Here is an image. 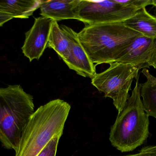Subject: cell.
<instances>
[{
	"label": "cell",
	"mask_w": 156,
	"mask_h": 156,
	"mask_svg": "<svg viewBox=\"0 0 156 156\" xmlns=\"http://www.w3.org/2000/svg\"><path fill=\"white\" fill-rule=\"evenodd\" d=\"M152 5L154 6L156 9V0H153V3H152Z\"/></svg>",
	"instance_id": "obj_19"
},
{
	"label": "cell",
	"mask_w": 156,
	"mask_h": 156,
	"mask_svg": "<svg viewBox=\"0 0 156 156\" xmlns=\"http://www.w3.org/2000/svg\"><path fill=\"white\" fill-rule=\"evenodd\" d=\"M139 79V76L132 95L111 129V144L122 153L133 151L144 143L149 134V116L144 110Z\"/></svg>",
	"instance_id": "obj_3"
},
{
	"label": "cell",
	"mask_w": 156,
	"mask_h": 156,
	"mask_svg": "<svg viewBox=\"0 0 156 156\" xmlns=\"http://www.w3.org/2000/svg\"><path fill=\"white\" fill-rule=\"evenodd\" d=\"M139 70L129 64L113 62L103 72L96 73L91 79V84L105 97L112 99L113 104L118 113L124 107L130 97L133 79H137Z\"/></svg>",
	"instance_id": "obj_5"
},
{
	"label": "cell",
	"mask_w": 156,
	"mask_h": 156,
	"mask_svg": "<svg viewBox=\"0 0 156 156\" xmlns=\"http://www.w3.org/2000/svg\"><path fill=\"white\" fill-rule=\"evenodd\" d=\"M69 43L68 37L61 29L57 21L53 20L50 28L47 48L53 49L59 57L66 60L69 56Z\"/></svg>",
	"instance_id": "obj_14"
},
{
	"label": "cell",
	"mask_w": 156,
	"mask_h": 156,
	"mask_svg": "<svg viewBox=\"0 0 156 156\" xmlns=\"http://www.w3.org/2000/svg\"><path fill=\"white\" fill-rule=\"evenodd\" d=\"M117 1L121 4L132 7L137 10L146 7L150 5H152L153 3V0H117Z\"/></svg>",
	"instance_id": "obj_16"
},
{
	"label": "cell",
	"mask_w": 156,
	"mask_h": 156,
	"mask_svg": "<svg viewBox=\"0 0 156 156\" xmlns=\"http://www.w3.org/2000/svg\"><path fill=\"white\" fill-rule=\"evenodd\" d=\"M116 62L131 64L139 70L150 67L156 69V38L138 37Z\"/></svg>",
	"instance_id": "obj_7"
},
{
	"label": "cell",
	"mask_w": 156,
	"mask_h": 156,
	"mask_svg": "<svg viewBox=\"0 0 156 156\" xmlns=\"http://www.w3.org/2000/svg\"><path fill=\"white\" fill-rule=\"evenodd\" d=\"M78 36L85 52L97 65L116 62L142 35L122 23H116L86 25Z\"/></svg>",
	"instance_id": "obj_2"
},
{
	"label": "cell",
	"mask_w": 156,
	"mask_h": 156,
	"mask_svg": "<svg viewBox=\"0 0 156 156\" xmlns=\"http://www.w3.org/2000/svg\"><path fill=\"white\" fill-rule=\"evenodd\" d=\"M53 21L43 16L35 18L31 29L25 33L22 50L30 62L34 59L39 60L47 48Z\"/></svg>",
	"instance_id": "obj_8"
},
{
	"label": "cell",
	"mask_w": 156,
	"mask_h": 156,
	"mask_svg": "<svg viewBox=\"0 0 156 156\" xmlns=\"http://www.w3.org/2000/svg\"><path fill=\"white\" fill-rule=\"evenodd\" d=\"M141 156L140 155L138 154H133V155H129L127 156Z\"/></svg>",
	"instance_id": "obj_20"
},
{
	"label": "cell",
	"mask_w": 156,
	"mask_h": 156,
	"mask_svg": "<svg viewBox=\"0 0 156 156\" xmlns=\"http://www.w3.org/2000/svg\"><path fill=\"white\" fill-rule=\"evenodd\" d=\"M70 109L60 99L39 107L24 129L15 156H37L55 136L61 137Z\"/></svg>",
	"instance_id": "obj_1"
},
{
	"label": "cell",
	"mask_w": 156,
	"mask_h": 156,
	"mask_svg": "<svg viewBox=\"0 0 156 156\" xmlns=\"http://www.w3.org/2000/svg\"><path fill=\"white\" fill-rule=\"evenodd\" d=\"M80 0L43 1L40 7V15L55 21L77 20L76 8Z\"/></svg>",
	"instance_id": "obj_10"
},
{
	"label": "cell",
	"mask_w": 156,
	"mask_h": 156,
	"mask_svg": "<svg viewBox=\"0 0 156 156\" xmlns=\"http://www.w3.org/2000/svg\"><path fill=\"white\" fill-rule=\"evenodd\" d=\"M138 154L141 156H156V146L143 147Z\"/></svg>",
	"instance_id": "obj_17"
},
{
	"label": "cell",
	"mask_w": 156,
	"mask_h": 156,
	"mask_svg": "<svg viewBox=\"0 0 156 156\" xmlns=\"http://www.w3.org/2000/svg\"><path fill=\"white\" fill-rule=\"evenodd\" d=\"M34 112L33 96L20 85L0 88V142L4 147L16 151Z\"/></svg>",
	"instance_id": "obj_4"
},
{
	"label": "cell",
	"mask_w": 156,
	"mask_h": 156,
	"mask_svg": "<svg viewBox=\"0 0 156 156\" xmlns=\"http://www.w3.org/2000/svg\"><path fill=\"white\" fill-rule=\"evenodd\" d=\"M43 0H0V12L14 18H28L40 8Z\"/></svg>",
	"instance_id": "obj_12"
},
{
	"label": "cell",
	"mask_w": 156,
	"mask_h": 156,
	"mask_svg": "<svg viewBox=\"0 0 156 156\" xmlns=\"http://www.w3.org/2000/svg\"><path fill=\"white\" fill-rule=\"evenodd\" d=\"M69 39V53L64 60L70 69L84 78L92 79L96 74L95 65L85 52L78 38V33L67 26H60Z\"/></svg>",
	"instance_id": "obj_9"
},
{
	"label": "cell",
	"mask_w": 156,
	"mask_h": 156,
	"mask_svg": "<svg viewBox=\"0 0 156 156\" xmlns=\"http://www.w3.org/2000/svg\"><path fill=\"white\" fill-rule=\"evenodd\" d=\"M137 10L121 4L117 0H80L76 8L77 20L85 25L122 23Z\"/></svg>",
	"instance_id": "obj_6"
},
{
	"label": "cell",
	"mask_w": 156,
	"mask_h": 156,
	"mask_svg": "<svg viewBox=\"0 0 156 156\" xmlns=\"http://www.w3.org/2000/svg\"><path fill=\"white\" fill-rule=\"evenodd\" d=\"M60 136H55L37 156H56Z\"/></svg>",
	"instance_id": "obj_15"
},
{
	"label": "cell",
	"mask_w": 156,
	"mask_h": 156,
	"mask_svg": "<svg viewBox=\"0 0 156 156\" xmlns=\"http://www.w3.org/2000/svg\"><path fill=\"white\" fill-rule=\"evenodd\" d=\"M142 72L147 78V81L140 84L144 110L148 116L156 119V77L150 74L147 69H143Z\"/></svg>",
	"instance_id": "obj_13"
},
{
	"label": "cell",
	"mask_w": 156,
	"mask_h": 156,
	"mask_svg": "<svg viewBox=\"0 0 156 156\" xmlns=\"http://www.w3.org/2000/svg\"><path fill=\"white\" fill-rule=\"evenodd\" d=\"M122 23L144 36L156 38V17L149 14L146 7L137 10L133 16Z\"/></svg>",
	"instance_id": "obj_11"
},
{
	"label": "cell",
	"mask_w": 156,
	"mask_h": 156,
	"mask_svg": "<svg viewBox=\"0 0 156 156\" xmlns=\"http://www.w3.org/2000/svg\"><path fill=\"white\" fill-rule=\"evenodd\" d=\"M13 18H14L9 14L0 12V27L2 26L5 23Z\"/></svg>",
	"instance_id": "obj_18"
}]
</instances>
